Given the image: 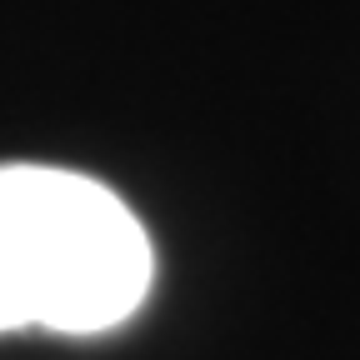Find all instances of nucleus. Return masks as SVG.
<instances>
[{"label":"nucleus","mask_w":360,"mask_h":360,"mask_svg":"<svg viewBox=\"0 0 360 360\" xmlns=\"http://www.w3.org/2000/svg\"><path fill=\"white\" fill-rule=\"evenodd\" d=\"M150 240L101 180L0 165V330L96 335L141 310Z\"/></svg>","instance_id":"obj_1"}]
</instances>
